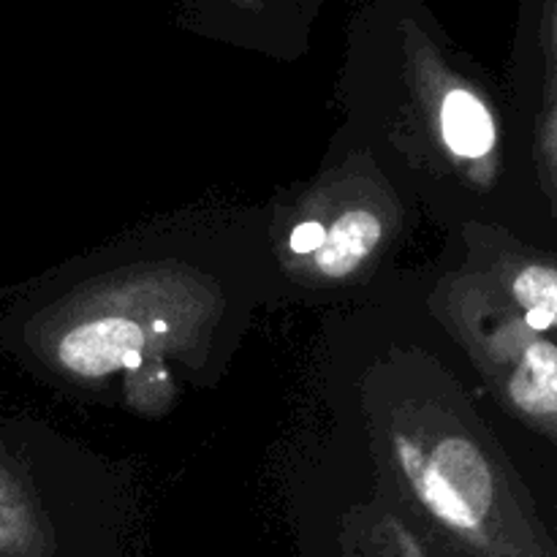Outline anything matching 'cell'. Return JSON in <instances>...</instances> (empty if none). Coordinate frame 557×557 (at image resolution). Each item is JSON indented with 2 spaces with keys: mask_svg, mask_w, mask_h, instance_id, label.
Returning <instances> with one entry per match:
<instances>
[{
  "mask_svg": "<svg viewBox=\"0 0 557 557\" xmlns=\"http://www.w3.org/2000/svg\"><path fill=\"white\" fill-rule=\"evenodd\" d=\"M471 343L506 406L557 446V346L528 330L484 283H473Z\"/></svg>",
  "mask_w": 557,
  "mask_h": 557,
  "instance_id": "6da1fadb",
  "label": "cell"
},
{
  "mask_svg": "<svg viewBox=\"0 0 557 557\" xmlns=\"http://www.w3.org/2000/svg\"><path fill=\"white\" fill-rule=\"evenodd\" d=\"M172 330L166 315H145L134 310H107L69 324L52 341V359L76 379L96 381L117 370H139L145 348Z\"/></svg>",
  "mask_w": 557,
  "mask_h": 557,
  "instance_id": "7a4b0ae2",
  "label": "cell"
},
{
  "mask_svg": "<svg viewBox=\"0 0 557 557\" xmlns=\"http://www.w3.org/2000/svg\"><path fill=\"white\" fill-rule=\"evenodd\" d=\"M484 281L528 330L557 346V256L504 245L490 256Z\"/></svg>",
  "mask_w": 557,
  "mask_h": 557,
  "instance_id": "3957f363",
  "label": "cell"
},
{
  "mask_svg": "<svg viewBox=\"0 0 557 557\" xmlns=\"http://www.w3.org/2000/svg\"><path fill=\"white\" fill-rule=\"evenodd\" d=\"M381 239H384V221L379 212L351 207L337 215L330 228H324V239L313 253L315 270L332 281L354 275L373 256Z\"/></svg>",
  "mask_w": 557,
  "mask_h": 557,
  "instance_id": "277c9868",
  "label": "cell"
},
{
  "mask_svg": "<svg viewBox=\"0 0 557 557\" xmlns=\"http://www.w3.org/2000/svg\"><path fill=\"white\" fill-rule=\"evenodd\" d=\"M444 145L462 161H482L498 145V131L490 109L476 92L455 87L444 96L438 112Z\"/></svg>",
  "mask_w": 557,
  "mask_h": 557,
  "instance_id": "5b68a950",
  "label": "cell"
},
{
  "mask_svg": "<svg viewBox=\"0 0 557 557\" xmlns=\"http://www.w3.org/2000/svg\"><path fill=\"white\" fill-rule=\"evenodd\" d=\"M321 239H324V226H321L319 221H308L294 232L292 248L297 250V253H315Z\"/></svg>",
  "mask_w": 557,
  "mask_h": 557,
  "instance_id": "8992f818",
  "label": "cell"
},
{
  "mask_svg": "<svg viewBox=\"0 0 557 557\" xmlns=\"http://www.w3.org/2000/svg\"><path fill=\"white\" fill-rule=\"evenodd\" d=\"M544 156H547L549 177H553V188L557 190V101L549 112L547 128H544Z\"/></svg>",
  "mask_w": 557,
  "mask_h": 557,
  "instance_id": "52a82bcc",
  "label": "cell"
}]
</instances>
